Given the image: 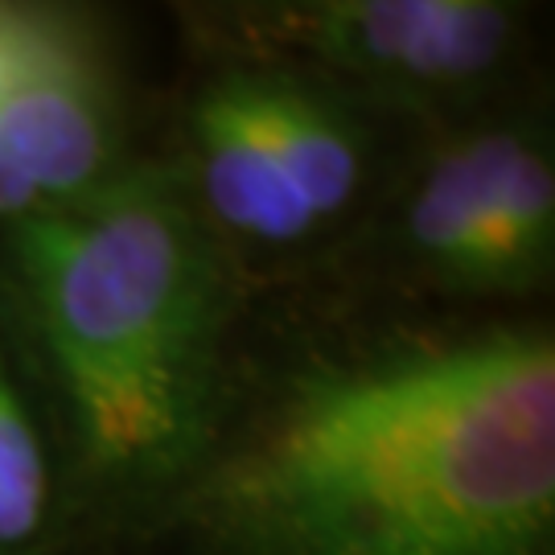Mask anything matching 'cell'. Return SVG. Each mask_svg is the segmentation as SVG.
Returning a JSON list of instances; mask_svg holds the SVG:
<instances>
[{
    "label": "cell",
    "instance_id": "8",
    "mask_svg": "<svg viewBox=\"0 0 555 555\" xmlns=\"http://www.w3.org/2000/svg\"><path fill=\"white\" fill-rule=\"evenodd\" d=\"M555 178L547 153L522 137L502 132L494 160L486 231H481V284L535 276L552 251Z\"/></svg>",
    "mask_w": 555,
    "mask_h": 555
},
{
    "label": "cell",
    "instance_id": "3",
    "mask_svg": "<svg viewBox=\"0 0 555 555\" xmlns=\"http://www.w3.org/2000/svg\"><path fill=\"white\" fill-rule=\"evenodd\" d=\"M0 149L41 206L91 194L112 157V100L91 46L59 13L0 9Z\"/></svg>",
    "mask_w": 555,
    "mask_h": 555
},
{
    "label": "cell",
    "instance_id": "2",
    "mask_svg": "<svg viewBox=\"0 0 555 555\" xmlns=\"http://www.w3.org/2000/svg\"><path fill=\"white\" fill-rule=\"evenodd\" d=\"M13 259L87 465L112 486L181 469L206 424L222 288L173 178L140 169L29 210Z\"/></svg>",
    "mask_w": 555,
    "mask_h": 555
},
{
    "label": "cell",
    "instance_id": "5",
    "mask_svg": "<svg viewBox=\"0 0 555 555\" xmlns=\"http://www.w3.org/2000/svg\"><path fill=\"white\" fill-rule=\"evenodd\" d=\"M194 137H198L202 190L215 219L263 243H293L313 227V215L300 202L297 185L238 112L227 82L202 95L194 112Z\"/></svg>",
    "mask_w": 555,
    "mask_h": 555
},
{
    "label": "cell",
    "instance_id": "9",
    "mask_svg": "<svg viewBox=\"0 0 555 555\" xmlns=\"http://www.w3.org/2000/svg\"><path fill=\"white\" fill-rule=\"evenodd\" d=\"M50 511V469L34 420L0 366V552H17Z\"/></svg>",
    "mask_w": 555,
    "mask_h": 555
},
{
    "label": "cell",
    "instance_id": "1",
    "mask_svg": "<svg viewBox=\"0 0 555 555\" xmlns=\"http://www.w3.org/2000/svg\"><path fill=\"white\" fill-rule=\"evenodd\" d=\"M202 515L235 555H552V334L300 371L219 461Z\"/></svg>",
    "mask_w": 555,
    "mask_h": 555
},
{
    "label": "cell",
    "instance_id": "7",
    "mask_svg": "<svg viewBox=\"0 0 555 555\" xmlns=\"http://www.w3.org/2000/svg\"><path fill=\"white\" fill-rule=\"evenodd\" d=\"M498 149L502 132L474 137L440 153L408 210V231L420 256L440 272L474 284H481V231Z\"/></svg>",
    "mask_w": 555,
    "mask_h": 555
},
{
    "label": "cell",
    "instance_id": "4",
    "mask_svg": "<svg viewBox=\"0 0 555 555\" xmlns=\"http://www.w3.org/2000/svg\"><path fill=\"white\" fill-rule=\"evenodd\" d=\"M268 25L330 66L412 95L486 75L515 17L490 0H334L280 9Z\"/></svg>",
    "mask_w": 555,
    "mask_h": 555
},
{
    "label": "cell",
    "instance_id": "10",
    "mask_svg": "<svg viewBox=\"0 0 555 555\" xmlns=\"http://www.w3.org/2000/svg\"><path fill=\"white\" fill-rule=\"evenodd\" d=\"M41 198L38 190L29 185V178L21 173L13 160L4 157V149H0V219H25L29 210H38Z\"/></svg>",
    "mask_w": 555,
    "mask_h": 555
},
{
    "label": "cell",
    "instance_id": "6",
    "mask_svg": "<svg viewBox=\"0 0 555 555\" xmlns=\"http://www.w3.org/2000/svg\"><path fill=\"white\" fill-rule=\"evenodd\" d=\"M238 112L276 153L280 169L297 185L313 222L337 215L358 190V144L341 119L305 87L284 79H222Z\"/></svg>",
    "mask_w": 555,
    "mask_h": 555
}]
</instances>
